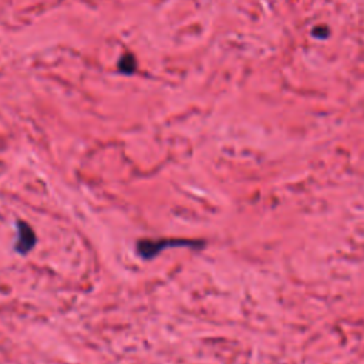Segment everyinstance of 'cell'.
<instances>
[{"instance_id": "cell-1", "label": "cell", "mask_w": 364, "mask_h": 364, "mask_svg": "<svg viewBox=\"0 0 364 364\" xmlns=\"http://www.w3.org/2000/svg\"><path fill=\"white\" fill-rule=\"evenodd\" d=\"M19 232H20L21 238L19 239L16 247L20 250L21 254H26L28 250H30L34 245V234L30 230V226H28L26 223H23V222L19 223Z\"/></svg>"}, {"instance_id": "cell-2", "label": "cell", "mask_w": 364, "mask_h": 364, "mask_svg": "<svg viewBox=\"0 0 364 364\" xmlns=\"http://www.w3.org/2000/svg\"><path fill=\"white\" fill-rule=\"evenodd\" d=\"M310 34L313 39H317V40H327L330 37V30L325 25H318L312 29Z\"/></svg>"}]
</instances>
